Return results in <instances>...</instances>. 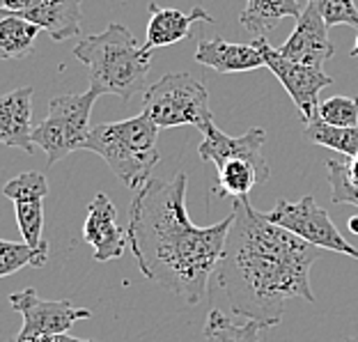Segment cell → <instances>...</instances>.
Masks as SVG:
<instances>
[{
  "mask_svg": "<svg viewBox=\"0 0 358 342\" xmlns=\"http://www.w3.org/2000/svg\"><path fill=\"white\" fill-rule=\"evenodd\" d=\"M320 253L322 248L268 221L248 198H234L216 285L232 315L271 329L282 320L289 299L315 304L310 269Z\"/></svg>",
  "mask_w": 358,
  "mask_h": 342,
  "instance_id": "6da1fadb",
  "label": "cell"
},
{
  "mask_svg": "<svg viewBox=\"0 0 358 342\" xmlns=\"http://www.w3.org/2000/svg\"><path fill=\"white\" fill-rule=\"evenodd\" d=\"M186 173L173 179L150 177L129 207V246L141 273L186 304H200L223 255L232 214L198 227L186 211Z\"/></svg>",
  "mask_w": 358,
  "mask_h": 342,
  "instance_id": "7a4b0ae2",
  "label": "cell"
},
{
  "mask_svg": "<svg viewBox=\"0 0 358 342\" xmlns=\"http://www.w3.org/2000/svg\"><path fill=\"white\" fill-rule=\"evenodd\" d=\"M74 55L87 67L90 87L99 94H115L129 101L148 90L152 51L122 23H110L103 32L83 37L74 46Z\"/></svg>",
  "mask_w": 358,
  "mask_h": 342,
  "instance_id": "3957f363",
  "label": "cell"
},
{
  "mask_svg": "<svg viewBox=\"0 0 358 342\" xmlns=\"http://www.w3.org/2000/svg\"><path fill=\"white\" fill-rule=\"evenodd\" d=\"M157 141L159 127L141 113L129 120L94 124L83 150L99 154L127 189H141L161 161Z\"/></svg>",
  "mask_w": 358,
  "mask_h": 342,
  "instance_id": "277c9868",
  "label": "cell"
},
{
  "mask_svg": "<svg viewBox=\"0 0 358 342\" xmlns=\"http://www.w3.org/2000/svg\"><path fill=\"white\" fill-rule=\"evenodd\" d=\"M143 113L159 129L195 127L205 131L214 124V113L209 108V92L189 71L161 76L143 92Z\"/></svg>",
  "mask_w": 358,
  "mask_h": 342,
  "instance_id": "5b68a950",
  "label": "cell"
},
{
  "mask_svg": "<svg viewBox=\"0 0 358 342\" xmlns=\"http://www.w3.org/2000/svg\"><path fill=\"white\" fill-rule=\"evenodd\" d=\"M96 97L101 94L90 87L83 94H62L51 99L46 117L32 129V143L44 150L48 166H55L71 152L83 150L92 129L90 113Z\"/></svg>",
  "mask_w": 358,
  "mask_h": 342,
  "instance_id": "8992f818",
  "label": "cell"
},
{
  "mask_svg": "<svg viewBox=\"0 0 358 342\" xmlns=\"http://www.w3.org/2000/svg\"><path fill=\"white\" fill-rule=\"evenodd\" d=\"M268 221L289 230L296 234L299 239H303L313 246L322 250H333V253H343L358 259V248L352 246L336 225H333L331 216L327 209H322L315 202L313 195H303L296 202L289 200H278L271 211L264 214Z\"/></svg>",
  "mask_w": 358,
  "mask_h": 342,
  "instance_id": "52a82bcc",
  "label": "cell"
},
{
  "mask_svg": "<svg viewBox=\"0 0 358 342\" xmlns=\"http://www.w3.org/2000/svg\"><path fill=\"white\" fill-rule=\"evenodd\" d=\"M253 44L262 51L264 64L273 71V76L280 80V85L287 90L292 101L299 108L301 117L313 122L317 117V108H320V94L324 87H329L333 80L324 71V67H310V64H301L294 60H287L285 55L268 44L266 35H259L253 39Z\"/></svg>",
  "mask_w": 358,
  "mask_h": 342,
  "instance_id": "ba28073f",
  "label": "cell"
},
{
  "mask_svg": "<svg viewBox=\"0 0 358 342\" xmlns=\"http://www.w3.org/2000/svg\"><path fill=\"white\" fill-rule=\"evenodd\" d=\"M10 306L23 317V327L19 336L14 338L16 342L32 336H58V333H67L80 320H92V311H87V308H76L67 299H39L32 287L12 294Z\"/></svg>",
  "mask_w": 358,
  "mask_h": 342,
  "instance_id": "9c48e42d",
  "label": "cell"
},
{
  "mask_svg": "<svg viewBox=\"0 0 358 342\" xmlns=\"http://www.w3.org/2000/svg\"><path fill=\"white\" fill-rule=\"evenodd\" d=\"M3 195L14 202L16 223H19L21 239L28 246L44 243V198L48 195V184L42 173H21L3 186Z\"/></svg>",
  "mask_w": 358,
  "mask_h": 342,
  "instance_id": "30bf717a",
  "label": "cell"
},
{
  "mask_svg": "<svg viewBox=\"0 0 358 342\" xmlns=\"http://www.w3.org/2000/svg\"><path fill=\"white\" fill-rule=\"evenodd\" d=\"M83 241L92 246L96 262H110L127 253L129 232L117 223V209L106 193H96L87 205V218L83 223Z\"/></svg>",
  "mask_w": 358,
  "mask_h": 342,
  "instance_id": "8fae6325",
  "label": "cell"
},
{
  "mask_svg": "<svg viewBox=\"0 0 358 342\" xmlns=\"http://www.w3.org/2000/svg\"><path fill=\"white\" fill-rule=\"evenodd\" d=\"M264 143H266V134L259 127L248 129L243 136H227L216 124H209L202 131V143L198 148V154L202 161H209L214 166H221L223 161L230 159L250 161L264 175L271 177V168H268V161L262 152Z\"/></svg>",
  "mask_w": 358,
  "mask_h": 342,
  "instance_id": "7c38bea8",
  "label": "cell"
},
{
  "mask_svg": "<svg viewBox=\"0 0 358 342\" xmlns=\"http://www.w3.org/2000/svg\"><path fill=\"white\" fill-rule=\"evenodd\" d=\"M278 51L287 60H294L301 64H310V67H324V62L333 58L336 48L329 39V26L317 12V7L306 3L303 12L299 14L296 26L292 30Z\"/></svg>",
  "mask_w": 358,
  "mask_h": 342,
  "instance_id": "4fadbf2b",
  "label": "cell"
},
{
  "mask_svg": "<svg viewBox=\"0 0 358 342\" xmlns=\"http://www.w3.org/2000/svg\"><path fill=\"white\" fill-rule=\"evenodd\" d=\"M32 90L30 85L16 87L0 94V145L35 152L32 143Z\"/></svg>",
  "mask_w": 358,
  "mask_h": 342,
  "instance_id": "5bb4252c",
  "label": "cell"
},
{
  "mask_svg": "<svg viewBox=\"0 0 358 342\" xmlns=\"http://www.w3.org/2000/svg\"><path fill=\"white\" fill-rule=\"evenodd\" d=\"M198 21L214 23L211 14L205 7H193L191 12L175 10V7H159L157 3H150V21H148V35H145V48L157 51V48L173 46L182 39L191 37V26Z\"/></svg>",
  "mask_w": 358,
  "mask_h": 342,
  "instance_id": "9a60e30c",
  "label": "cell"
},
{
  "mask_svg": "<svg viewBox=\"0 0 358 342\" xmlns=\"http://www.w3.org/2000/svg\"><path fill=\"white\" fill-rule=\"evenodd\" d=\"M195 62L218 71V74H241L266 67L264 55L255 44H234L221 37L200 39L195 48Z\"/></svg>",
  "mask_w": 358,
  "mask_h": 342,
  "instance_id": "2e32d148",
  "label": "cell"
},
{
  "mask_svg": "<svg viewBox=\"0 0 358 342\" xmlns=\"http://www.w3.org/2000/svg\"><path fill=\"white\" fill-rule=\"evenodd\" d=\"M303 12L299 0H246L239 23L255 37L273 30L282 19H299Z\"/></svg>",
  "mask_w": 358,
  "mask_h": 342,
  "instance_id": "e0dca14e",
  "label": "cell"
},
{
  "mask_svg": "<svg viewBox=\"0 0 358 342\" xmlns=\"http://www.w3.org/2000/svg\"><path fill=\"white\" fill-rule=\"evenodd\" d=\"M37 23L23 16L3 14L0 16V60H21L35 51V42L39 35Z\"/></svg>",
  "mask_w": 358,
  "mask_h": 342,
  "instance_id": "ac0fdd59",
  "label": "cell"
},
{
  "mask_svg": "<svg viewBox=\"0 0 358 342\" xmlns=\"http://www.w3.org/2000/svg\"><path fill=\"white\" fill-rule=\"evenodd\" d=\"M218 170V186L211 193L214 195H230V198H248V193L257 184H266L268 175H264L257 166L243 159L223 161Z\"/></svg>",
  "mask_w": 358,
  "mask_h": 342,
  "instance_id": "d6986e66",
  "label": "cell"
},
{
  "mask_svg": "<svg viewBox=\"0 0 358 342\" xmlns=\"http://www.w3.org/2000/svg\"><path fill=\"white\" fill-rule=\"evenodd\" d=\"M303 138L313 145H322V148L336 150L343 157H356L358 154V127H336L327 124L320 117L308 122L303 129Z\"/></svg>",
  "mask_w": 358,
  "mask_h": 342,
  "instance_id": "ffe728a7",
  "label": "cell"
},
{
  "mask_svg": "<svg viewBox=\"0 0 358 342\" xmlns=\"http://www.w3.org/2000/svg\"><path fill=\"white\" fill-rule=\"evenodd\" d=\"M262 329V324L255 320L237 324L223 311L211 308L205 322V342H259V331Z\"/></svg>",
  "mask_w": 358,
  "mask_h": 342,
  "instance_id": "44dd1931",
  "label": "cell"
},
{
  "mask_svg": "<svg viewBox=\"0 0 358 342\" xmlns=\"http://www.w3.org/2000/svg\"><path fill=\"white\" fill-rule=\"evenodd\" d=\"M48 259V243L28 246L26 241H5L0 239V278L21 271L23 266H44Z\"/></svg>",
  "mask_w": 358,
  "mask_h": 342,
  "instance_id": "7402d4cb",
  "label": "cell"
},
{
  "mask_svg": "<svg viewBox=\"0 0 358 342\" xmlns=\"http://www.w3.org/2000/svg\"><path fill=\"white\" fill-rule=\"evenodd\" d=\"M317 117L336 127H358V97H329V99L320 101Z\"/></svg>",
  "mask_w": 358,
  "mask_h": 342,
  "instance_id": "603a6c76",
  "label": "cell"
},
{
  "mask_svg": "<svg viewBox=\"0 0 358 342\" xmlns=\"http://www.w3.org/2000/svg\"><path fill=\"white\" fill-rule=\"evenodd\" d=\"M327 173L333 202L358 207V184L352 182V177L347 173V159H327Z\"/></svg>",
  "mask_w": 358,
  "mask_h": 342,
  "instance_id": "cb8c5ba5",
  "label": "cell"
},
{
  "mask_svg": "<svg viewBox=\"0 0 358 342\" xmlns=\"http://www.w3.org/2000/svg\"><path fill=\"white\" fill-rule=\"evenodd\" d=\"M317 7L327 26H352L358 28V7L354 0H308Z\"/></svg>",
  "mask_w": 358,
  "mask_h": 342,
  "instance_id": "d4e9b609",
  "label": "cell"
},
{
  "mask_svg": "<svg viewBox=\"0 0 358 342\" xmlns=\"http://www.w3.org/2000/svg\"><path fill=\"white\" fill-rule=\"evenodd\" d=\"M44 0H0V16L3 14H16L28 19L30 12H35Z\"/></svg>",
  "mask_w": 358,
  "mask_h": 342,
  "instance_id": "484cf974",
  "label": "cell"
},
{
  "mask_svg": "<svg viewBox=\"0 0 358 342\" xmlns=\"http://www.w3.org/2000/svg\"><path fill=\"white\" fill-rule=\"evenodd\" d=\"M21 342H94V340L71 338V336H67V333H58V336H32V338H26V340H21Z\"/></svg>",
  "mask_w": 358,
  "mask_h": 342,
  "instance_id": "4316f807",
  "label": "cell"
},
{
  "mask_svg": "<svg viewBox=\"0 0 358 342\" xmlns=\"http://www.w3.org/2000/svg\"><path fill=\"white\" fill-rule=\"evenodd\" d=\"M347 173H349V177H352V182L358 184V154L347 159Z\"/></svg>",
  "mask_w": 358,
  "mask_h": 342,
  "instance_id": "83f0119b",
  "label": "cell"
},
{
  "mask_svg": "<svg viewBox=\"0 0 358 342\" xmlns=\"http://www.w3.org/2000/svg\"><path fill=\"white\" fill-rule=\"evenodd\" d=\"M349 230H352V232H356V234H358V216L349 218Z\"/></svg>",
  "mask_w": 358,
  "mask_h": 342,
  "instance_id": "f1b7e54d",
  "label": "cell"
},
{
  "mask_svg": "<svg viewBox=\"0 0 358 342\" xmlns=\"http://www.w3.org/2000/svg\"><path fill=\"white\" fill-rule=\"evenodd\" d=\"M352 58H358V35H356V44H354V51H352Z\"/></svg>",
  "mask_w": 358,
  "mask_h": 342,
  "instance_id": "f546056e",
  "label": "cell"
},
{
  "mask_svg": "<svg viewBox=\"0 0 358 342\" xmlns=\"http://www.w3.org/2000/svg\"><path fill=\"white\" fill-rule=\"evenodd\" d=\"M347 342H358V336L356 338H347Z\"/></svg>",
  "mask_w": 358,
  "mask_h": 342,
  "instance_id": "4dcf8cb0",
  "label": "cell"
},
{
  "mask_svg": "<svg viewBox=\"0 0 358 342\" xmlns=\"http://www.w3.org/2000/svg\"><path fill=\"white\" fill-rule=\"evenodd\" d=\"M12 342H14V340H12Z\"/></svg>",
  "mask_w": 358,
  "mask_h": 342,
  "instance_id": "1f68e13d",
  "label": "cell"
}]
</instances>
